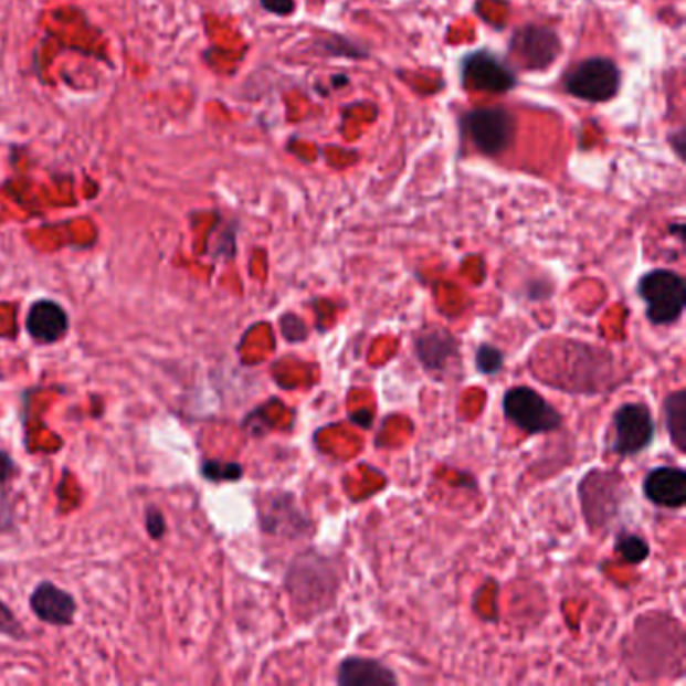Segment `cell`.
I'll return each mask as SVG.
<instances>
[{"instance_id":"4fadbf2b","label":"cell","mask_w":686,"mask_h":686,"mask_svg":"<svg viewBox=\"0 0 686 686\" xmlns=\"http://www.w3.org/2000/svg\"><path fill=\"white\" fill-rule=\"evenodd\" d=\"M511 49L529 68L548 67L560 53V41L548 29L526 27L514 36Z\"/></svg>"},{"instance_id":"5bb4252c","label":"cell","mask_w":686,"mask_h":686,"mask_svg":"<svg viewBox=\"0 0 686 686\" xmlns=\"http://www.w3.org/2000/svg\"><path fill=\"white\" fill-rule=\"evenodd\" d=\"M31 608L39 619L55 626H68L77 612L75 598L51 582H43L34 588Z\"/></svg>"},{"instance_id":"ba28073f","label":"cell","mask_w":686,"mask_h":686,"mask_svg":"<svg viewBox=\"0 0 686 686\" xmlns=\"http://www.w3.org/2000/svg\"><path fill=\"white\" fill-rule=\"evenodd\" d=\"M620 87V71L610 59H585L566 77V89L585 102H608Z\"/></svg>"},{"instance_id":"d6986e66","label":"cell","mask_w":686,"mask_h":686,"mask_svg":"<svg viewBox=\"0 0 686 686\" xmlns=\"http://www.w3.org/2000/svg\"><path fill=\"white\" fill-rule=\"evenodd\" d=\"M203 477L210 482H238L244 475V467L232 462H205L202 467Z\"/></svg>"},{"instance_id":"603a6c76","label":"cell","mask_w":686,"mask_h":686,"mask_svg":"<svg viewBox=\"0 0 686 686\" xmlns=\"http://www.w3.org/2000/svg\"><path fill=\"white\" fill-rule=\"evenodd\" d=\"M14 472H17V467H14L11 457L0 451V485L7 484Z\"/></svg>"},{"instance_id":"52a82bcc","label":"cell","mask_w":686,"mask_h":686,"mask_svg":"<svg viewBox=\"0 0 686 686\" xmlns=\"http://www.w3.org/2000/svg\"><path fill=\"white\" fill-rule=\"evenodd\" d=\"M578 492L588 526L604 528L619 516L620 506L629 495V487L619 473L590 472L585 473Z\"/></svg>"},{"instance_id":"e0dca14e","label":"cell","mask_w":686,"mask_h":686,"mask_svg":"<svg viewBox=\"0 0 686 686\" xmlns=\"http://www.w3.org/2000/svg\"><path fill=\"white\" fill-rule=\"evenodd\" d=\"M614 551L624 562L638 566V563H644L648 560L651 543L638 531L620 529L619 534H616V540H614Z\"/></svg>"},{"instance_id":"ffe728a7","label":"cell","mask_w":686,"mask_h":686,"mask_svg":"<svg viewBox=\"0 0 686 686\" xmlns=\"http://www.w3.org/2000/svg\"><path fill=\"white\" fill-rule=\"evenodd\" d=\"M0 634H7L12 638H21L24 634L19 620L14 619V614L4 602H0Z\"/></svg>"},{"instance_id":"3957f363","label":"cell","mask_w":686,"mask_h":686,"mask_svg":"<svg viewBox=\"0 0 686 686\" xmlns=\"http://www.w3.org/2000/svg\"><path fill=\"white\" fill-rule=\"evenodd\" d=\"M502 411L507 423L529 437L550 435L563 428L562 411L528 384L507 389L502 399Z\"/></svg>"},{"instance_id":"7a4b0ae2","label":"cell","mask_w":686,"mask_h":686,"mask_svg":"<svg viewBox=\"0 0 686 686\" xmlns=\"http://www.w3.org/2000/svg\"><path fill=\"white\" fill-rule=\"evenodd\" d=\"M636 294L644 303V315L653 327H673L686 308V282L671 268H654L642 274Z\"/></svg>"},{"instance_id":"ac0fdd59","label":"cell","mask_w":686,"mask_h":686,"mask_svg":"<svg viewBox=\"0 0 686 686\" xmlns=\"http://www.w3.org/2000/svg\"><path fill=\"white\" fill-rule=\"evenodd\" d=\"M475 369L484 377H497L506 367V352L494 342H479L475 347Z\"/></svg>"},{"instance_id":"8fae6325","label":"cell","mask_w":686,"mask_h":686,"mask_svg":"<svg viewBox=\"0 0 686 686\" xmlns=\"http://www.w3.org/2000/svg\"><path fill=\"white\" fill-rule=\"evenodd\" d=\"M463 81L469 89L506 93L516 85V75L497 56L479 51L463 61Z\"/></svg>"},{"instance_id":"277c9868","label":"cell","mask_w":686,"mask_h":686,"mask_svg":"<svg viewBox=\"0 0 686 686\" xmlns=\"http://www.w3.org/2000/svg\"><path fill=\"white\" fill-rule=\"evenodd\" d=\"M413 357L435 381H445L463 369L462 338L441 325L416 328L411 337Z\"/></svg>"},{"instance_id":"5b68a950","label":"cell","mask_w":686,"mask_h":686,"mask_svg":"<svg viewBox=\"0 0 686 686\" xmlns=\"http://www.w3.org/2000/svg\"><path fill=\"white\" fill-rule=\"evenodd\" d=\"M260 529L282 540L298 541L315 534V521L304 511L296 495L284 489H272L258 497Z\"/></svg>"},{"instance_id":"6da1fadb","label":"cell","mask_w":686,"mask_h":686,"mask_svg":"<svg viewBox=\"0 0 686 686\" xmlns=\"http://www.w3.org/2000/svg\"><path fill=\"white\" fill-rule=\"evenodd\" d=\"M284 585L296 619L310 622L337 606L342 570L333 556L308 548L294 556L284 576Z\"/></svg>"},{"instance_id":"44dd1931","label":"cell","mask_w":686,"mask_h":686,"mask_svg":"<svg viewBox=\"0 0 686 686\" xmlns=\"http://www.w3.org/2000/svg\"><path fill=\"white\" fill-rule=\"evenodd\" d=\"M146 528L151 538H161L166 534V519L156 507H149L146 511Z\"/></svg>"},{"instance_id":"7402d4cb","label":"cell","mask_w":686,"mask_h":686,"mask_svg":"<svg viewBox=\"0 0 686 686\" xmlns=\"http://www.w3.org/2000/svg\"><path fill=\"white\" fill-rule=\"evenodd\" d=\"M262 7L274 14L286 17L294 11V0H262Z\"/></svg>"},{"instance_id":"8992f818","label":"cell","mask_w":686,"mask_h":686,"mask_svg":"<svg viewBox=\"0 0 686 686\" xmlns=\"http://www.w3.org/2000/svg\"><path fill=\"white\" fill-rule=\"evenodd\" d=\"M612 433L608 451L620 460H631L653 445L656 437V421L646 403H622L612 415Z\"/></svg>"},{"instance_id":"9a60e30c","label":"cell","mask_w":686,"mask_h":686,"mask_svg":"<svg viewBox=\"0 0 686 686\" xmlns=\"http://www.w3.org/2000/svg\"><path fill=\"white\" fill-rule=\"evenodd\" d=\"M27 330L36 342H43V345L56 342L67 335V313L53 300H39L29 310Z\"/></svg>"},{"instance_id":"9c48e42d","label":"cell","mask_w":686,"mask_h":686,"mask_svg":"<svg viewBox=\"0 0 686 686\" xmlns=\"http://www.w3.org/2000/svg\"><path fill=\"white\" fill-rule=\"evenodd\" d=\"M465 127L477 149L489 156L506 151L507 147L511 146L514 134H516V124H514L511 113L502 107H489V109L469 113L465 119Z\"/></svg>"},{"instance_id":"2e32d148","label":"cell","mask_w":686,"mask_h":686,"mask_svg":"<svg viewBox=\"0 0 686 686\" xmlns=\"http://www.w3.org/2000/svg\"><path fill=\"white\" fill-rule=\"evenodd\" d=\"M664 428L678 453L686 451V391L678 389L664 397Z\"/></svg>"},{"instance_id":"7c38bea8","label":"cell","mask_w":686,"mask_h":686,"mask_svg":"<svg viewBox=\"0 0 686 686\" xmlns=\"http://www.w3.org/2000/svg\"><path fill=\"white\" fill-rule=\"evenodd\" d=\"M338 686H394L399 676L393 668L379 658L369 656H347L337 666L335 676Z\"/></svg>"},{"instance_id":"30bf717a","label":"cell","mask_w":686,"mask_h":686,"mask_svg":"<svg viewBox=\"0 0 686 686\" xmlns=\"http://www.w3.org/2000/svg\"><path fill=\"white\" fill-rule=\"evenodd\" d=\"M642 494L646 502L664 509L686 506V472L676 465H658L644 475Z\"/></svg>"}]
</instances>
